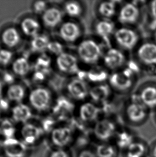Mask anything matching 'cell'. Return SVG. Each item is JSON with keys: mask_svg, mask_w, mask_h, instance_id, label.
<instances>
[{"mask_svg": "<svg viewBox=\"0 0 156 157\" xmlns=\"http://www.w3.org/2000/svg\"><path fill=\"white\" fill-rule=\"evenodd\" d=\"M51 71L33 70L30 76L31 80L36 85H44V83L50 77Z\"/></svg>", "mask_w": 156, "mask_h": 157, "instance_id": "obj_38", "label": "cell"}, {"mask_svg": "<svg viewBox=\"0 0 156 157\" xmlns=\"http://www.w3.org/2000/svg\"><path fill=\"white\" fill-rule=\"evenodd\" d=\"M55 98L53 91L44 85H35L30 90L27 101L33 112L44 113L51 110Z\"/></svg>", "mask_w": 156, "mask_h": 157, "instance_id": "obj_1", "label": "cell"}, {"mask_svg": "<svg viewBox=\"0 0 156 157\" xmlns=\"http://www.w3.org/2000/svg\"><path fill=\"white\" fill-rule=\"evenodd\" d=\"M156 43V31L155 32V34H154V41Z\"/></svg>", "mask_w": 156, "mask_h": 157, "instance_id": "obj_50", "label": "cell"}, {"mask_svg": "<svg viewBox=\"0 0 156 157\" xmlns=\"http://www.w3.org/2000/svg\"><path fill=\"white\" fill-rule=\"evenodd\" d=\"M5 85L2 82L1 79L0 78V98H2L4 94V91H5Z\"/></svg>", "mask_w": 156, "mask_h": 157, "instance_id": "obj_47", "label": "cell"}, {"mask_svg": "<svg viewBox=\"0 0 156 157\" xmlns=\"http://www.w3.org/2000/svg\"><path fill=\"white\" fill-rule=\"evenodd\" d=\"M64 15L61 6L56 4H50L40 17V21L43 28L46 30H57L64 21Z\"/></svg>", "mask_w": 156, "mask_h": 157, "instance_id": "obj_12", "label": "cell"}, {"mask_svg": "<svg viewBox=\"0 0 156 157\" xmlns=\"http://www.w3.org/2000/svg\"><path fill=\"white\" fill-rule=\"evenodd\" d=\"M29 148L16 137L6 139L3 140L2 155L4 157H28Z\"/></svg>", "mask_w": 156, "mask_h": 157, "instance_id": "obj_16", "label": "cell"}, {"mask_svg": "<svg viewBox=\"0 0 156 157\" xmlns=\"http://www.w3.org/2000/svg\"><path fill=\"white\" fill-rule=\"evenodd\" d=\"M112 89L109 84L101 83L95 84L90 88L89 98L90 101L101 106L108 102L112 94Z\"/></svg>", "mask_w": 156, "mask_h": 157, "instance_id": "obj_22", "label": "cell"}, {"mask_svg": "<svg viewBox=\"0 0 156 157\" xmlns=\"http://www.w3.org/2000/svg\"><path fill=\"white\" fill-rule=\"evenodd\" d=\"M150 15L152 18L153 24L156 25V0L150 2L149 4Z\"/></svg>", "mask_w": 156, "mask_h": 157, "instance_id": "obj_45", "label": "cell"}, {"mask_svg": "<svg viewBox=\"0 0 156 157\" xmlns=\"http://www.w3.org/2000/svg\"><path fill=\"white\" fill-rule=\"evenodd\" d=\"M135 74L128 68L114 71L109 77V84L113 90L124 92L131 89L134 82Z\"/></svg>", "mask_w": 156, "mask_h": 157, "instance_id": "obj_7", "label": "cell"}, {"mask_svg": "<svg viewBox=\"0 0 156 157\" xmlns=\"http://www.w3.org/2000/svg\"></svg>", "mask_w": 156, "mask_h": 157, "instance_id": "obj_51", "label": "cell"}, {"mask_svg": "<svg viewBox=\"0 0 156 157\" xmlns=\"http://www.w3.org/2000/svg\"><path fill=\"white\" fill-rule=\"evenodd\" d=\"M16 123L10 118H2L0 121V136L3 140L14 138L16 133Z\"/></svg>", "mask_w": 156, "mask_h": 157, "instance_id": "obj_34", "label": "cell"}, {"mask_svg": "<svg viewBox=\"0 0 156 157\" xmlns=\"http://www.w3.org/2000/svg\"><path fill=\"white\" fill-rule=\"evenodd\" d=\"M87 78L91 82L95 83V84L104 83V81L106 78H109L107 73L103 69H93L89 72L87 73Z\"/></svg>", "mask_w": 156, "mask_h": 157, "instance_id": "obj_37", "label": "cell"}, {"mask_svg": "<svg viewBox=\"0 0 156 157\" xmlns=\"http://www.w3.org/2000/svg\"><path fill=\"white\" fill-rule=\"evenodd\" d=\"M49 157H72L66 149H56L51 152Z\"/></svg>", "mask_w": 156, "mask_h": 157, "instance_id": "obj_43", "label": "cell"}, {"mask_svg": "<svg viewBox=\"0 0 156 157\" xmlns=\"http://www.w3.org/2000/svg\"><path fill=\"white\" fill-rule=\"evenodd\" d=\"M29 91L23 83L18 82L5 88L4 96L13 105L25 102Z\"/></svg>", "mask_w": 156, "mask_h": 157, "instance_id": "obj_20", "label": "cell"}, {"mask_svg": "<svg viewBox=\"0 0 156 157\" xmlns=\"http://www.w3.org/2000/svg\"><path fill=\"white\" fill-rule=\"evenodd\" d=\"M55 124V120L52 117H47L46 119H44L42 121V124L40 126L42 128L43 132H50L56 125Z\"/></svg>", "mask_w": 156, "mask_h": 157, "instance_id": "obj_42", "label": "cell"}, {"mask_svg": "<svg viewBox=\"0 0 156 157\" xmlns=\"http://www.w3.org/2000/svg\"><path fill=\"white\" fill-rule=\"evenodd\" d=\"M147 157H156V140L149 144Z\"/></svg>", "mask_w": 156, "mask_h": 157, "instance_id": "obj_46", "label": "cell"}, {"mask_svg": "<svg viewBox=\"0 0 156 157\" xmlns=\"http://www.w3.org/2000/svg\"><path fill=\"white\" fill-rule=\"evenodd\" d=\"M141 15L139 6L135 2H126L118 9L117 18L123 26H129L136 23Z\"/></svg>", "mask_w": 156, "mask_h": 157, "instance_id": "obj_14", "label": "cell"}, {"mask_svg": "<svg viewBox=\"0 0 156 157\" xmlns=\"http://www.w3.org/2000/svg\"><path fill=\"white\" fill-rule=\"evenodd\" d=\"M94 148L97 157H118L120 153L113 142L97 143Z\"/></svg>", "mask_w": 156, "mask_h": 157, "instance_id": "obj_32", "label": "cell"}, {"mask_svg": "<svg viewBox=\"0 0 156 157\" xmlns=\"http://www.w3.org/2000/svg\"><path fill=\"white\" fill-rule=\"evenodd\" d=\"M71 99L68 97H61L55 98L51 110L53 114L59 117L68 116L73 111V106Z\"/></svg>", "mask_w": 156, "mask_h": 157, "instance_id": "obj_29", "label": "cell"}, {"mask_svg": "<svg viewBox=\"0 0 156 157\" xmlns=\"http://www.w3.org/2000/svg\"><path fill=\"white\" fill-rule=\"evenodd\" d=\"M76 157H97L94 147H92L88 145L80 148L77 152Z\"/></svg>", "mask_w": 156, "mask_h": 157, "instance_id": "obj_41", "label": "cell"}, {"mask_svg": "<svg viewBox=\"0 0 156 157\" xmlns=\"http://www.w3.org/2000/svg\"><path fill=\"white\" fill-rule=\"evenodd\" d=\"M24 36L17 25L9 24L2 28L0 31L1 47L14 50L18 48L23 43Z\"/></svg>", "mask_w": 156, "mask_h": 157, "instance_id": "obj_10", "label": "cell"}, {"mask_svg": "<svg viewBox=\"0 0 156 157\" xmlns=\"http://www.w3.org/2000/svg\"><path fill=\"white\" fill-rule=\"evenodd\" d=\"M102 113L101 107L94 102L89 101L82 102L78 109V119L83 124L94 125L99 120Z\"/></svg>", "mask_w": 156, "mask_h": 157, "instance_id": "obj_13", "label": "cell"}, {"mask_svg": "<svg viewBox=\"0 0 156 157\" xmlns=\"http://www.w3.org/2000/svg\"><path fill=\"white\" fill-rule=\"evenodd\" d=\"M61 7L64 15L72 19L79 18L84 13L82 4L76 1H65L63 3Z\"/></svg>", "mask_w": 156, "mask_h": 157, "instance_id": "obj_33", "label": "cell"}, {"mask_svg": "<svg viewBox=\"0 0 156 157\" xmlns=\"http://www.w3.org/2000/svg\"><path fill=\"white\" fill-rule=\"evenodd\" d=\"M118 129V125L113 120L103 118L93 125L91 134L97 143L112 142Z\"/></svg>", "mask_w": 156, "mask_h": 157, "instance_id": "obj_4", "label": "cell"}, {"mask_svg": "<svg viewBox=\"0 0 156 157\" xmlns=\"http://www.w3.org/2000/svg\"><path fill=\"white\" fill-rule=\"evenodd\" d=\"M66 51L65 44L59 39H52L46 49V53L54 58Z\"/></svg>", "mask_w": 156, "mask_h": 157, "instance_id": "obj_36", "label": "cell"}, {"mask_svg": "<svg viewBox=\"0 0 156 157\" xmlns=\"http://www.w3.org/2000/svg\"><path fill=\"white\" fill-rule=\"evenodd\" d=\"M51 39L48 34L41 33L38 36L30 39L29 49L31 53L35 54L46 52L47 47Z\"/></svg>", "mask_w": 156, "mask_h": 157, "instance_id": "obj_28", "label": "cell"}, {"mask_svg": "<svg viewBox=\"0 0 156 157\" xmlns=\"http://www.w3.org/2000/svg\"><path fill=\"white\" fill-rule=\"evenodd\" d=\"M116 29L111 20L101 19L96 21L94 25V32L99 38L104 41L113 37Z\"/></svg>", "mask_w": 156, "mask_h": 157, "instance_id": "obj_25", "label": "cell"}, {"mask_svg": "<svg viewBox=\"0 0 156 157\" xmlns=\"http://www.w3.org/2000/svg\"><path fill=\"white\" fill-rule=\"evenodd\" d=\"M57 31L58 39L64 44L72 45L78 43L82 36V29L73 19L64 21Z\"/></svg>", "mask_w": 156, "mask_h": 157, "instance_id": "obj_9", "label": "cell"}, {"mask_svg": "<svg viewBox=\"0 0 156 157\" xmlns=\"http://www.w3.org/2000/svg\"><path fill=\"white\" fill-rule=\"evenodd\" d=\"M49 4L48 2L45 1H35L32 4V12L34 16L41 17L42 14L48 8Z\"/></svg>", "mask_w": 156, "mask_h": 157, "instance_id": "obj_39", "label": "cell"}, {"mask_svg": "<svg viewBox=\"0 0 156 157\" xmlns=\"http://www.w3.org/2000/svg\"><path fill=\"white\" fill-rule=\"evenodd\" d=\"M149 112V110L139 101L136 95L124 109V121L131 127H139L148 120Z\"/></svg>", "mask_w": 156, "mask_h": 157, "instance_id": "obj_3", "label": "cell"}, {"mask_svg": "<svg viewBox=\"0 0 156 157\" xmlns=\"http://www.w3.org/2000/svg\"><path fill=\"white\" fill-rule=\"evenodd\" d=\"M54 66L57 71L64 76H76L80 72L79 60L77 56L66 51L55 57Z\"/></svg>", "mask_w": 156, "mask_h": 157, "instance_id": "obj_5", "label": "cell"}, {"mask_svg": "<svg viewBox=\"0 0 156 157\" xmlns=\"http://www.w3.org/2000/svg\"><path fill=\"white\" fill-rule=\"evenodd\" d=\"M104 52L101 45L91 38L80 40L76 47L78 59L88 66H94L102 59Z\"/></svg>", "mask_w": 156, "mask_h": 157, "instance_id": "obj_2", "label": "cell"}, {"mask_svg": "<svg viewBox=\"0 0 156 157\" xmlns=\"http://www.w3.org/2000/svg\"><path fill=\"white\" fill-rule=\"evenodd\" d=\"M90 88L84 79L80 77H72L66 84V94L71 100L84 102L89 98Z\"/></svg>", "mask_w": 156, "mask_h": 157, "instance_id": "obj_8", "label": "cell"}, {"mask_svg": "<svg viewBox=\"0 0 156 157\" xmlns=\"http://www.w3.org/2000/svg\"><path fill=\"white\" fill-rule=\"evenodd\" d=\"M30 56L23 54L16 56L10 66V71L18 78L30 76L33 71L32 61Z\"/></svg>", "mask_w": 156, "mask_h": 157, "instance_id": "obj_21", "label": "cell"}, {"mask_svg": "<svg viewBox=\"0 0 156 157\" xmlns=\"http://www.w3.org/2000/svg\"><path fill=\"white\" fill-rule=\"evenodd\" d=\"M149 144L141 138L136 137L126 150L122 151L123 157H147Z\"/></svg>", "mask_w": 156, "mask_h": 157, "instance_id": "obj_24", "label": "cell"}, {"mask_svg": "<svg viewBox=\"0 0 156 157\" xmlns=\"http://www.w3.org/2000/svg\"><path fill=\"white\" fill-rule=\"evenodd\" d=\"M52 57L46 52L37 54L32 61L33 70L51 71L52 66H54Z\"/></svg>", "mask_w": 156, "mask_h": 157, "instance_id": "obj_31", "label": "cell"}, {"mask_svg": "<svg viewBox=\"0 0 156 157\" xmlns=\"http://www.w3.org/2000/svg\"><path fill=\"white\" fill-rule=\"evenodd\" d=\"M2 119V113L0 111V121H1V120Z\"/></svg>", "mask_w": 156, "mask_h": 157, "instance_id": "obj_49", "label": "cell"}, {"mask_svg": "<svg viewBox=\"0 0 156 157\" xmlns=\"http://www.w3.org/2000/svg\"><path fill=\"white\" fill-rule=\"evenodd\" d=\"M10 118L15 123L23 125L32 120L33 110L25 102L13 105L10 112Z\"/></svg>", "mask_w": 156, "mask_h": 157, "instance_id": "obj_23", "label": "cell"}, {"mask_svg": "<svg viewBox=\"0 0 156 157\" xmlns=\"http://www.w3.org/2000/svg\"><path fill=\"white\" fill-rule=\"evenodd\" d=\"M13 105L4 96L0 98V111L3 113L10 112Z\"/></svg>", "mask_w": 156, "mask_h": 157, "instance_id": "obj_44", "label": "cell"}, {"mask_svg": "<svg viewBox=\"0 0 156 157\" xmlns=\"http://www.w3.org/2000/svg\"><path fill=\"white\" fill-rule=\"evenodd\" d=\"M136 55L139 61L144 66L156 67V43L154 41H147L140 44Z\"/></svg>", "mask_w": 156, "mask_h": 157, "instance_id": "obj_19", "label": "cell"}, {"mask_svg": "<svg viewBox=\"0 0 156 157\" xmlns=\"http://www.w3.org/2000/svg\"><path fill=\"white\" fill-rule=\"evenodd\" d=\"M135 134L129 129H119L112 142L116 145L120 152L124 151L136 138Z\"/></svg>", "mask_w": 156, "mask_h": 157, "instance_id": "obj_26", "label": "cell"}, {"mask_svg": "<svg viewBox=\"0 0 156 157\" xmlns=\"http://www.w3.org/2000/svg\"><path fill=\"white\" fill-rule=\"evenodd\" d=\"M136 96L139 101L149 110L156 109V86L147 85Z\"/></svg>", "mask_w": 156, "mask_h": 157, "instance_id": "obj_27", "label": "cell"}, {"mask_svg": "<svg viewBox=\"0 0 156 157\" xmlns=\"http://www.w3.org/2000/svg\"><path fill=\"white\" fill-rule=\"evenodd\" d=\"M102 61L106 69L113 72L121 70L126 65V57L119 48H110L104 53Z\"/></svg>", "mask_w": 156, "mask_h": 157, "instance_id": "obj_15", "label": "cell"}, {"mask_svg": "<svg viewBox=\"0 0 156 157\" xmlns=\"http://www.w3.org/2000/svg\"><path fill=\"white\" fill-rule=\"evenodd\" d=\"M50 140L56 149H66L74 142V130L69 125L56 126L50 132Z\"/></svg>", "mask_w": 156, "mask_h": 157, "instance_id": "obj_11", "label": "cell"}, {"mask_svg": "<svg viewBox=\"0 0 156 157\" xmlns=\"http://www.w3.org/2000/svg\"><path fill=\"white\" fill-rule=\"evenodd\" d=\"M17 26L23 36L30 40L42 33L43 28L40 19L35 16H24L20 20Z\"/></svg>", "mask_w": 156, "mask_h": 157, "instance_id": "obj_18", "label": "cell"}, {"mask_svg": "<svg viewBox=\"0 0 156 157\" xmlns=\"http://www.w3.org/2000/svg\"><path fill=\"white\" fill-rule=\"evenodd\" d=\"M118 4L112 1H104L97 5V12L101 19L111 20L117 15Z\"/></svg>", "mask_w": 156, "mask_h": 157, "instance_id": "obj_30", "label": "cell"}, {"mask_svg": "<svg viewBox=\"0 0 156 157\" xmlns=\"http://www.w3.org/2000/svg\"><path fill=\"white\" fill-rule=\"evenodd\" d=\"M0 78L6 86L12 85L17 82L18 78L13 74L10 70H6L2 72Z\"/></svg>", "mask_w": 156, "mask_h": 157, "instance_id": "obj_40", "label": "cell"}, {"mask_svg": "<svg viewBox=\"0 0 156 157\" xmlns=\"http://www.w3.org/2000/svg\"><path fill=\"white\" fill-rule=\"evenodd\" d=\"M113 38L119 48L126 51H130L137 47L139 40L136 31L125 26L116 29Z\"/></svg>", "mask_w": 156, "mask_h": 157, "instance_id": "obj_6", "label": "cell"}, {"mask_svg": "<svg viewBox=\"0 0 156 157\" xmlns=\"http://www.w3.org/2000/svg\"><path fill=\"white\" fill-rule=\"evenodd\" d=\"M43 134L44 132L40 125L32 123L30 121L21 125L20 129V140L28 147H32L40 141Z\"/></svg>", "mask_w": 156, "mask_h": 157, "instance_id": "obj_17", "label": "cell"}, {"mask_svg": "<svg viewBox=\"0 0 156 157\" xmlns=\"http://www.w3.org/2000/svg\"><path fill=\"white\" fill-rule=\"evenodd\" d=\"M15 52L13 50L4 47L0 48V67L3 68L10 67L15 59Z\"/></svg>", "mask_w": 156, "mask_h": 157, "instance_id": "obj_35", "label": "cell"}, {"mask_svg": "<svg viewBox=\"0 0 156 157\" xmlns=\"http://www.w3.org/2000/svg\"><path fill=\"white\" fill-rule=\"evenodd\" d=\"M3 151V140L0 139V155H2Z\"/></svg>", "mask_w": 156, "mask_h": 157, "instance_id": "obj_48", "label": "cell"}]
</instances>
